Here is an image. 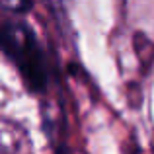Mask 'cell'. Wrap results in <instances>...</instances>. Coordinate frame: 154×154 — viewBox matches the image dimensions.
I'll return each instance as SVG.
<instances>
[{
    "label": "cell",
    "instance_id": "1",
    "mask_svg": "<svg viewBox=\"0 0 154 154\" xmlns=\"http://www.w3.org/2000/svg\"><path fill=\"white\" fill-rule=\"evenodd\" d=\"M0 49L14 60L31 90L45 88L49 78L47 59L29 26L23 22H6L0 26Z\"/></svg>",
    "mask_w": 154,
    "mask_h": 154
}]
</instances>
